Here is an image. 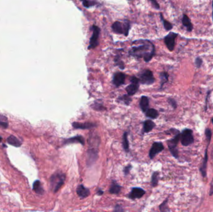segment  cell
Masks as SVG:
<instances>
[{
    "mask_svg": "<svg viewBox=\"0 0 213 212\" xmlns=\"http://www.w3.org/2000/svg\"><path fill=\"white\" fill-rule=\"evenodd\" d=\"M140 106L143 112H146L149 107V99L147 97L143 96L141 97Z\"/></svg>",
    "mask_w": 213,
    "mask_h": 212,
    "instance_id": "18",
    "label": "cell"
},
{
    "mask_svg": "<svg viewBox=\"0 0 213 212\" xmlns=\"http://www.w3.org/2000/svg\"><path fill=\"white\" fill-rule=\"evenodd\" d=\"M182 24L183 26H185L186 28L187 31L188 32H191L193 29V25L190 20L189 17L187 16L186 15L183 14V17H182Z\"/></svg>",
    "mask_w": 213,
    "mask_h": 212,
    "instance_id": "16",
    "label": "cell"
},
{
    "mask_svg": "<svg viewBox=\"0 0 213 212\" xmlns=\"http://www.w3.org/2000/svg\"><path fill=\"white\" fill-rule=\"evenodd\" d=\"M140 83L143 85H152L155 81V77L153 72L150 70H143L140 75Z\"/></svg>",
    "mask_w": 213,
    "mask_h": 212,
    "instance_id": "4",
    "label": "cell"
},
{
    "mask_svg": "<svg viewBox=\"0 0 213 212\" xmlns=\"http://www.w3.org/2000/svg\"><path fill=\"white\" fill-rule=\"evenodd\" d=\"M77 194L81 198H85L88 197L90 194V191L88 189L83 185H80L78 186L76 190Z\"/></svg>",
    "mask_w": 213,
    "mask_h": 212,
    "instance_id": "15",
    "label": "cell"
},
{
    "mask_svg": "<svg viewBox=\"0 0 213 212\" xmlns=\"http://www.w3.org/2000/svg\"><path fill=\"white\" fill-rule=\"evenodd\" d=\"M131 166L130 165H129V166H128L125 167V169H124V173H125V175H127V174L130 172V169H131Z\"/></svg>",
    "mask_w": 213,
    "mask_h": 212,
    "instance_id": "36",
    "label": "cell"
},
{
    "mask_svg": "<svg viewBox=\"0 0 213 212\" xmlns=\"http://www.w3.org/2000/svg\"><path fill=\"white\" fill-rule=\"evenodd\" d=\"M1 141H2V138H1V137L0 136V142H1Z\"/></svg>",
    "mask_w": 213,
    "mask_h": 212,
    "instance_id": "40",
    "label": "cell"
},
{
    "mask_svg": "<svg viewBox=\"0 0 213 212\" xmlns=\"http://www.w3.org/2000/svg\"><path fill=\"white\" fill-rule=\"evenodd\" d=\"M155 126V124L152 120H147L143 123L144 133H149Z\"/></svg>",
    "mask_w": 213,
    "mask_h": 212,
    "instance_id": "19",
    "label": "cell"
},
{
    "mask_svg": "<svg viewBox=\"0 0 213 212\" xmlns=\"http://www.w3.org/2000/svg\"><path fill=\"white\" fill-rule=\"evenodd\" d=\"M66 180V175L62 172H56L51 176L50 179L51 187L54 193L57 192L63 185Z\"/></svg>",
    "mask_w": 213,
    "mask_h": 212,
    "instance_id": "2",
    "label": "cell"
},
{
    "mask_svg": "<svg viewBox=\"0 0 213 212\" xmlns=\"http://www.w3.org/2000/svg\"><path fill=\"white\" fill-rule=\"evenodd\" d=\"M169 102H170V103L173 106V108H176L177 107V104H176V102H175V101L173 99H169Z\"/></svg>",
    "mask_w": 213,
    "mask_h": 212,
    "instance_id": "37",
    "label": "cell"
},
{
    "mask_svg": "<svg viewBox=\"0 0 213 212\" xmlns=\"http://www.w3.org/2000/svg\"><path fill=\"white\" fill-rule=\"evenodd\" d=\"M7 142L9 144L17 147H20L21 146V141L19 140L16 136L12 135H11L8 137L7 139Z\"/></svg>",
    "mask_w": 213,
    "mask_h": 212,
    "instance_id": "17",
    "label": "cell"
},
{
    "mask_svg": "<svg viewBox=\"0 0 213 212\" xmlns=\"http://www.w3.org/2000/svg\"><path fill=\"white\" fill-rule=\"evenodd\" d=\"M123 146L126 152L129 151V143L128 141V133L125 132L123 136Z\"/></svg>",
    "mask_w": 213,
    "mask_h": 212,
    "instance_id": "25",
    "label": "cell"
},
{
    "mask_svg": "<svg viewBox=\"0 0 213 212\" xmlns=\"http://www.w3.org/2000/svg\"><path fill=\"white\" fill-rule=\"evenodd\" d=\"M97 152L96 151H94L93 149H92L90 151H88V156H87V163H92L95 162L97 157Z\"/></svg>",
    "mask_w": 213,
    "mask_h": 212,
    "instance_id": "22",
    "label": "cell"
},
{
    "mask_svg": "<svg viewBox=\"0 0 213 212\" xmlns=\"http://www.w3.org/2000/svg\"><path fill=\"white\" fill-rule=\"evenodd\" d=\"M212 21H213V0H212Z\"/></svg>",
    "mask_w": 213,
    "mask_h": 212,
    "instance_id": "39",
    "label": "cell"
},
{
    "mask_svg": "<svg viewBox=\"0 0 213 212\" xmlns=\"http://www.w3.org/2000/svg\"><path fill=\"white\" fill-rule=\"evenodd\" d=\"M146 116L152 119H155L158 116V112L155 109L150 108L146 111Z\"/></svg>",
    "mask_w": 213,
    "mask_h": 212,
    "instance_id": "23",
    "label": "cell"
},
{
    "mask_svg": "<svg viewBox=\"0 0 213 212\" xmlns=\"http://www.w3.org/2000/svg\"><path fill=\"white\" fill-rule=\"evenodd\" d=\"M145 194V191L143 189L139 187H133L131 189L128 197L130 199H136L142 198Z\"/></svg>",
    "mask_w": 213,
    "mask_h": 212,
    "instance_id": "11",
    "label": "cell"
},
{
    "mask_svg": "<svg viewBox=\"0 0 213 212\" xmlns=\"http://www.w3.org/2000/svg\"><path fill=\"white\" fill-rule=\"evenodd\" d=\"M92 36L90 39L88 49H94L98 45V37H99L100 33H101V29H100L97 26L93 25L92 27Z\"/></svg>",
    "mask_w": 213,
    "mask_h": 212,
    "instance_id": "5",
    "label": "cell"
},
{
    "mask_svg": "<svg viewBox=\"0 0 213 212\" xmlns=\"http://www.w3.org/2000/svg\"><path fill=\"white\" fill-rule=\"evenodd\" d=\"M160 18L163 24V26L166 30H170L173 29V25L171 24V23L165 20L163 16L162 13H160Z\"/></svg>",
    "mask_w": 213,
    "mask_h": 212,
    "instance_id": "24",
    "label": "cell"
},
{
    "mask_svg": "<svg viewBox=\"0 0 213 212\" xmlns=\"http://www.w3.org/2000/svg\"><path fill=\"white\" fill-rule=\"evenodd\" d=\"M180 137H181V135L178 133L176 136L174 137V139L168 141V142L169 149H170V151L171 153L172 154V155L176 158H177L178 157V149L177 148V145L180 139Z\"/></svg>",
    "mask_w": 213,
    "mask_h": 212,
    "instance_id": "9",
    "label": "cell"
},
{
    "mask_svg": "<svg viewBox=\"0 0 213 212\" xmlns=\"http://www.w3.org/2000/svg\"><path fill=\"white\" fill-rule=\"evenodd\" d=\"M159 179V173L158 172H155L152 176V185L153 187H156L158 185Z\"/></svg>",
    "mask_w": 213,
    "mask_h": 212,
    "instance_id": "26",
    "label": "cell"
},
{
    "mask_svg": "<svg viewBox=\"0 0 213 212\" xmlns=\"http://www.w3.org/2000/svg\"><path fill=\"white\" fill-rule=\"evenodd\" d=\"M112 29L116 34L128 36L130 29V23L128 21H125L124 22L117 21L112 25Z\"/></svg>",
    "mask_w": 213,
    "mask_h": 212,
    "instance_id": "3",
    "label": "cell"
},
{
    "mask_svg": "<svg viewBox=\"0 0 213 212\" xmlns=\"http://www.w3.org/2000/svg\"><path fill=\"white\" fill-rule=\"evenodd\" d=\"M150 1L151 2L153 7L154 8H155L156 9H160V4H158V3L156 1V0H150Z\"/></svg>",
    "mask_w": 213,
    "mask_h": 212,
    "instance_id": "32",
    "label": "cell"
},
{
    "mask_svg": "<svg viewBox=\"0 0 213 212\" xmlns=\"http://www.w3.org/2000/svg\"><path fill=\"white\" fill-rule=\"evenodd\" d=\"M121 189H122V187L120 185H119L115 181H113L111 184L109 192L110 194H118L120 192Z\"/></svg>",
    "mask_w": 213,
    "mask_h": 212,
    "instance_id": "20",
    "label": "cell"
},
{
    "mask_svg": "<svg viewBox=\"0 0 213 212\" xmlns=\"http://www.w3.org/2000/svg\"><path fill=\"white\" fill-rule=\"evenodd\" d=\"M195 65L196 66L198 67V68H199L201 66L202 64H203V60L200 58L199 57H197L196 59H195Z\"/></svg>",
    "mask_w": 213,
    "mask_h": 212,
    "instance_id": "33",
    "label": "cell"
},
{
    "mask_svg": "<svg viewBox=\"0 0 213 212\" xmlns=\"http://www.w3.org/2000/svg\"><path fill=\"white\" fill-rule=\"evenodd\" d=\"M125 75L122 72H117L114 74L112 82L117 87L120 86L125 83Z\"/></svg>",
    "mask_w": 213,
    "mask_h": 212,
    "instance_id": "12",
    "label": "cell"
},
{
    "mask_svg": "<svg viewBox=\"0 0 213 212\" xmlns=\"http://www.w3.org/2000/svg\"><path fill=\"white\" fill-rule=\"evenodd\" d=\"M97 125L93 123H80L77 122H74L72 123V126L75 129H90L92 128L96 127Z\"/></svg>",
    "mask_w": 213,
    "mask_h": 212,
    "instance_id": "13",
    "label": "cell"
},
{
    "mask_svg": "<svg viewBox=\"0 0 213 212\" xmlns=\"http://www.w3.org/2000/svg\"><path fill=\"white\" fill-rule=\"evenodd\" d=\"M138 42L140 44L131 47L129 54L137 59L142 58L146 62H150L155 54V48L153 43L148 40H141Z\"/></svg>",
    "mask_w": 213,
    "mask_h": 212,
    "instance_id": "1",
    "label": "cell"
},
{
    "mask_svg": "<svg viewBox=\"0 0 213 212\" xmlns=\"http://www.w3.org/2000/svg\"><path fill=\"white\" fill-rule=\"evenodd\" d=\"M160 79H161V87L163 86L168 80V74L166 72H161L160 73Z\"/></svg>",
    "mask_w": 213,
    "mask_h": 212,
    "instance_id": "27",
    "label": "cell"
},
{
    "mask_svg": "<svg viewBox=\"0 0 213 212\" xmlns=\"http://www.w3.org/2000/svg\"><path fill=\"white\" fill-rule=\"evenodd\" d=\"M207 162H208V155H207V150H206V153H205V157H204V160L203 163V165L202 168L201 169L203 177L206 176V164H207Z\"/></svg>",
    "mask_w": 213,
    "mask_h": 212,
    "instance_id": "30",
    "label": "cell"
},
{
    "mask_svg": "<svg viewBox=\"0 0 213 212\" xmlns=\"http://www.w3.org/2000/svg\"><path fill=\"white\" fill-rule=\"evenodd\" d=\"M178 34L173 32H170L167 36H166L164 38V42L166 47L169 51L172 52L175 46V40L178 37Z\"/></svg>",
    "mask_w": 213,
    "mask_h": 212,
    "instance_id": "6",
    "label": "cell"
},
{
    "mask_svg": "<svg viewBox=\"0 0 213 212\" xmlns=\"http://www.w3.org/2000/svg\"><path fill=\"white\" fill-rule=\"evenodd\" d=\"M80 1L82 3V4L84 7L87 8L92 7V6H93L96 4V2L90 1V0H80Z\"/></svg>",
    "mask_w": 213,
    "mask_h": 212,
    "instance_id": "28",
    "label": "cell"
},
{
    "mask_svg": "<svg viewBox=\"0 0 213 212\" xmlns=\"http://www.w3.org/2000/svg\"><path fill=\"white\" fill-rule=\"evenodd\" d=\"M212 123H213V120H212Z\"/></svg>",
    "mask_w": 213,
    "mask_h": 212,
    "instance_id": "41",
    "label": "cell"
},
{
    "mask_svg": "<svg viewBox=\"0 0 213 212\" xmlns=\"http://www.w3.org/2000/svg\"><path fill=\"white\" fill-rule=\"evenodd\" d=\"M93 107V108L95 109L96 110H97V111H101V110H104L105 108H104L103 106L101 105V104H98V103H95V106H92Z\"/></svg>",
    "mask_w": 213,
    "mask_h": 212,
    "instance_id": "34",
    "label": "cell"
},
{
    "mask_svg": "<svg viewBox=\"0 0 213 212\" xmlns=\"http://www.w3.org/2000/svg\"><path fill=\"white\" fill-rule=\"evenodd\" d=\"M139 78H136V77H132L131 78V83L127 86L126 88V91L127 94L129 96H131L135 95L137 92L139 88Z\"/></svg>",
    "mask_w": 213,
    "mask_h": 212,
    "instance_id": "7",
    "label": "cell"
},
{
    "mask_svg": "<svg viewBox=\"0 0 213 212\" xmlns=\"http://www.w3.org/2000/svg\"><path fill=\"white\" fill-rule=\"evenodd\" d=\"M128 96H129L128 95H123L122 97L119 98V99H120L121 101L123 102L125 105H128L130 104V103L131 102V99Z\"/></svg>",
    "mask_w": 213,
    "mask_h": 212,
    "instance_id": "31",
    "label": "cell"
},
{
    "mask_svg": "<svg viewBox=\"0 0 213 212\" xmlns=\"http://www.w3.org/2000/svg\"><path fill=\"white\" fill-rule=\"evenodd\" d=\"M33 190L37 194L42 195L44 193V189L41 185V182L39 180H36L33 184Z\"/></svg>",
    "mask_w": 213,
    "mask_h": 212,
    "instance_id": "21",
    "label": "cell"
},
{
    "mask_svg": "<svg viewBox=\"0 0 213 212\" xmlns=\"http://www.w3.org/2000/svg\"><path fill=\"white\" fill-rule=\"evenodd\" d=\"M205 134L206 135V137H207V139H209V141H210V139H211V130L209 129H207L206 130V132H205Z\"/></svg>",
    "mask_w": 213,
    "mask_h": 212,
    "instance_id": "35",
    "label": "cell"
},
{
    "mask_svg": "<svg viewBox=\"0 0 213 212\" xmlns=\"http://www.w3.org/2000/svg\"><path fill=\"white\" fill-rule=\"evenodd\" d=\"M181 141L182 144L185 146H189L193 142L194 138L193 132L190 129H185L181 135Z\"/></svg>",
    "mask_w": 213,
    "mask_h": 212,
    "instance_id": "8",
    "label": "cell"
},
{
    "mask_svg": "<svg viewBox=\"0 0 213 212\" xmlns=\"http://www.w3.org/2000/svg\"><path fill=\"white\" fill-rule=\"evenodd\" d=\"M164 149L163 144L160 142H155L152 144V146L150 149L149 155L151 159H153L159 152H161Z\"/></svg>",
    "mask_w": 213,
    "mask_h": 212,
    "instance_id": "10",
    "label": "cell"
},
{
    "mask_svg": "<svg viewBox=\"0 0 213 212\" xmlns=\"http://www.w3.org/2000/svg\"><path fill=\"white\" fill-rule=\"evenodd\" d=\"M73 143H80V144H82L84 146L85 144V140L82 136H77L73 137V138L65 139L64 142V144H73Z\"/></svg>",
    "mask_w": 213,
    "mask_h": 212,
    "instance_id": "14",
    "label": "cell"
},
{
    "mask_svg": "<svg viewBox=\"0 0 213 212\" xmlns=\"http://www.w3.org/2000/svg\"><path fill=\"white\" fill-rule=\"evenodd\" d=\"M103 194H104V192H103V190H102V189H98V190L97 191V194L98 195H103Z\"/></svg>",
    "mask_w": 213,
    "mask_h": 212,
    "instance_id": "38",
    "label": "cell"
},
{
    "mask_svg": "<svg viewBox=\"0 0 213 212\" xmlns=\"http://www.w3.org/2000/svg\"><path fill=\"white\" fill-rule=\"evenodd\" d=\"M0 126L4 128H7L8 126L7 118L2 115H0Z\"/></svg>",
    "mask_w": 213,
    "mask_h": 212,
    "instance_id": "29",
    "label": "cell"
}]
</instances>
